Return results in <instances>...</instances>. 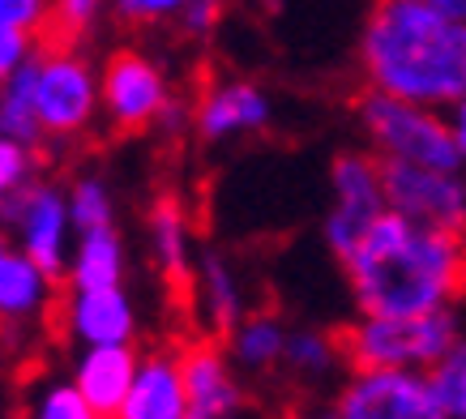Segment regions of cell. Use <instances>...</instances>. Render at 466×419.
Instances as JSON below:
<instances>
[{
    "mask_svg": "<svg viewBox=\"0 0 466 419\" xmlns=\"http://www.w3.org/2000/svg\"><path fill=\"white\" fill-rule=\"evenodd\" d=\"M0 22L35 35L52 22V9H47V0H0Z\"/></svg>",
    "mask_w": 466,
    "mask_h": 419,
    "instance_id": "30",
    "label": "cell"
},
{
    "mask_svg": "<svg viewBox=\"0 0 466 419\" xmlns=\"http://www.w3.org/2000/svg\"><path fill=\"white\" fill-rule=\"evenodd\" d=\"M99 9H103V0H56L52 5V30H56V39L60 43L82 39L86 30L95 26Z\"/></svg>",
    "mask_w": 466,
    "mask_h": 419,
    "instance_id": "25",
    "label": "cell"
},
{
    "mask_svg": "<svg viewBox=\"0 0 466 419\" xmlns=\"http://www.w3.org/2000/svg\"><path fill=\"white\" fill-rule=\"evenodd\" d=\"M462 334L458 308L437 312H360L342 330L347 368H420L428 373Z\"/></svg>",
    "mask_w": 466,
    "mask_h": 419,
    "instance_id": "3",
    "label": "cell"
},
{
    "mask_svg": "<svg viewBox=\"0 0 466 419\" xmlns=\"http://www.w3.org/2000/svg\"><path fill=\"white\" fill-rule=\"evenodd\" d=\"M69 219L73 231H95V227H112L116 206H112V189L99 180V176H82V180L69 189Z\"/></svg>",
    "mask_w": 466,
    "mask_h": 419,
    "instance_id": "24",
    "label": "cell"
},
{
    "mask_svg": "<svg viewBox=\"0 0 466 419\" xmlns=\"http://www.w3.org/2000/svg\"><path fill=\"white\" fill-rule=\"evenodd\" d=\"M103 90V116L116 133H146L150 125H158V116L167 112L171 86L167 73L158 60H150L146 52L120 47L107 56L99 73Z\"/></svg>",
    "mask_w": 466,
    "mask_h": 419,
    "instance_id": "10",
    "label": "cell"
},
{
    "mask_svg": "<svg viewBox=\"0 0 466 419\" xmlns=\"http://www.w3.org/2000/svg\"><path fill=\"white\" fill-rule=\"evenodd\" d=\"M35 415L39 419H90V403H86V393L77 390V381L69 385H47L39 393V403H35Z\"/></svg>",
    "mask_w": 466,
    "mask_h": 419,
    "instance_id": "26",
    "label": "cell"
},
{
    "mask_svg": "<svg viewBox=\"0 0 466 419\" xmlns=\"http://www.w3.org/2000/svg\"><path fill=\"white\" fill-rule=\"evenodd\" d=\"M184 390H188V419H231L244 411V385L231 355L214 342H193L180 351Z\"/></svg>",
    "mask_w": 466,
    "mask_h": 419,
    "instance_id": "12",
    "label": "cell"
},
{
    "mask_svg": "<svg viewBox=\"0 0 466 419\" xmlns=\"http://www.w3.org/2000/svg\"><path fill=\"white\" fill-rule=\"evenodd\" d=\"M120 419H188V390L176 351H150L137 360Z\"/></svg>",
    "mask_w": 466,
    "mask_h": 419,
    "instance_id": "15",
    "label": "cell"
},
{
    "mask_svg": "<svg viewBox=\"0 0 466 419\" xmlns=\"http://www.w3.org/2000/svg\"><path fill=\"white\" fill-rule=\"evenodd\" d=\"M355 120H360V133L377 158H402V163H428V168H466L450 112H441V107L368 86V95H360V103H355Z\"/></svg>",
    "mask_w": 466,
    "mask_h": 419,
    "instance_id": "4",
    "label": "cell"
},
{
    "mask_svg": "<svg viewBox=\"0 0 466 419\" xmlns=\"http://www.w3.org/2000/svg\"><path fill=\"white\" fill-rule=\"evenodd\" d=\"M65 325L82 347L99 342H133L137 338V308L125 295V287H73L65 304Z\"/></svg>",
    "mask_w": 466,
    "mask_h": 419,
    "instance_id": "13",
    "label": "cell"
},
{
    "mask_svg": "<svg viewBox=\"0 0 466 419\" xmlns=\"http://www.w3.org/2000/svg\"><path fill=\"white\" fill-rule=\"evenodd\" d=\"M385 201L394 214H407L415 223L445 227L466 236V176L462 168H428V163H402L381 158Z\"/></svg>",
    "mask_w": 466,
    "mask_h": 419,
    "instance_id": "9",
    "label": "cell"
},
{
    "mask_svg": "<svg viewBox=\"0 0 466 419\" xmlns=\"http://www.w3.org/2000/svg\"><path fill=\"white\" fill-rule=\"evenodd\" d=\"M35 82H39V56H30L17 73L0 82V133L35 146L43 138L39 103H35Z\"/></svg>",
    "mask_w": 466,
    "mask_h": 419,
    "instance_id": "22",
    "label": "cell"
},
{
    "mask_svg": "<svg viewBox=\"0 0 466 419\" xmlns=\"http://www.w3.org/2000/svg\"><path fill=\"white\" fill-rule=\"evenodd\" d=\"M125 279V240L116 227H95L77 236L69 252V282L73 287H116Z\"/></svg>",
    "mask_w": 466,
    "mask_h": 419,
    "instance_id": "21",
    "label": "cell"
},
{
    "mask_svg": "<svg viewBox=\"0 0 466 419\" xmlns=\"http://www.w3.org/2000/svg\"><path fill=\"white\" fill-rule=\"evenodd\" d=\"M35 103H39L43 138H77L90 128V120L103 112L99 77L69 47H56L39 56V82H35Z\"/></svg>",
    "mask_w": 466,
    "mask_h": 419,
    "instance_id": "8",
    "label": "cell"
},
{
    "mask_svg": "<svg viewBox=\"0 0 466 419\" xmlns=\"http://www.w3.org/2000/svg\"><path fill=\"white\" fill-rule=\"evenodd\" d=\"M450 125H453V138H458V150H462V163H466V98H458L450 107Z\"/></svg>",
    "mask_w": 466,
    "mask_h": 419,
    "instance_id": "32",
    "label": "cell"
},
{
    "mask_svg": "<svg viewBox=\"0 0 466 419\" xmlns=\"http://www.w3.org/2000/svg\"><path fill=\"white\" fill-rule=\"evenodd\" d=\"M150 252H155L158 270L167 274L180 291L193 295V274L188 270V257H193V227H188V214L176 197H158L150 206Z\"/></svg>",
    "mask_w": 466,
    "mask_h": 419,
    "instance_id": "17",
    "label": "cell"
},
{
    "mask_svg": "<svg viewBox=\"0 0 466 419\" xmlns=\"http://www.w3.org/2000/svg\"><path fill=\"white\" fill-rule=\"evenodd\" d=\"M428 377L437 385L445 419H466V334H458V342L428 368Z\"/></svg>",
    "mask_w": 466,
    "mask_h": 419,
    "instance_id": "23",
    "label": "cell"
},
{
    "mask_svg": "<svg viewBox=\"0 0 466 419\" xmlns=\"http://www.w3.org/2000/svg\"><path fill=\"white\" fill-rule=\"evenodd\" d=\"M274 120V103L257 82L244 77H227V82L210 86L201 103L193 107V128L201 141H227L240 133H261Z\"/></svg>",
    "mask_w": 466,
    "mask_h": 419,
    "instance_id": "11",
    "label": "cell"
},
{
    "mask_svg": "<svg viewBox=\"0 0 466 419\" xmlns=\"http://www.w3.org/2000/svg\"><path fill=\"white\" fill-rule=\"evenodd\" d=\"M360 312H437L466 295V236L385 210L342 257Z\"/></svg>",
    "mask_w": 466,
    "mask_h": 419,
    "instance_id": "1",
    "label": "cell"
},
{
    "mask_svg": "<svg viewBox=\"0 0 466 419\" xmlns=\"http://www.w3.org/2000/svg\"><path fill=\"white\" fill-rule=\"evenodd\" d=\"M360 69L372 90L450 112L466 98V17L437 0H377L360 35Z\"/></svg>",
    "mask_w": 466,
    "mask_h": 419,
    "instance_id": "2",
    "label": "cell"
},
{
    "mask_svg": "<svg viewBox=\"0 0 466 419\" xmlns=\"http://www.w3.org/2000/svg\"><path fill=\"white\" fill-rule=\"evenodd\" d=\"M329 214H325V249L334 257L347 252L368 236V227L381 219L390 201H385V176H381V158L372 150H342L329 168Z\"/></svg>",
    "mask_w": 466,
    "mask_h": 419,
    "instance_id": "5",
    "label": "cell"
},
{
    "mask_svg": "<svg viewBox=\"0 0 466 419\" xmlns=\"http://www.w3.org/2000/svg\"><path fill=\"white\" fill-rule=\"evenodd\" d=\"M223 22V0H188L180 9V30L188 39H206Z\"/></svg>",
    "mask_w": 466,
    "mask_h": 419,
    "instance_id": "29",
    "label": "cell"
},
{
    "mask_svg": "<svg viewBox=\"0 0 466 419\" xmlns=\"http://www.w3.org/2000/svg\"><path fill=\"white\" fill-rule=\"evenodd\" d=\"M30 39H35L30 30H17V26H5V22H0V82H5L9 73H17L30 56H35Z\"/></svg>",
    "mask_w": 466,
    "mask_h": 419,
    "instance_id": "31",
    "label": "cell"
},
{
    "mask_svg": "<svg viewBox=\"0 0 466 419\" xmlns=\"http://www.w3.org/2000/svg\"><path fill=\"white\" fill-rule=\"evenodd\" d=\"M339 368H347V351L342 338H329L321 330H291L279 373L291 377L296 385H325Z\"/></svg>",
    "mask_w": 466,
    "mask_h": 419,
    "instance_id": "20",
    "label": "cell"
},
{
    "mask_svg": "<svg viewBox=\"0 0 466 419\" xmlns=\"http://www.w3.org/2000/svg\"><path fill=\"white\" fill-rule=\"evenodd\" d=\"M287 330L274 312H253V317H240L236 330L227 334V355L240 373H279L283 363V351H287Z\"/></svg>",
    "mask_w": 466,
    "mask_h": 419,
    "instance_id": "18",
    "label": "cell"
},
{
    "mask_svg": "<svg viewBox=\"0 0 466 419\" xmlns=\"http://www.w3.org/2000/svg\"><path fill=\"white\" fill-rule=\"evenodd\" d=\"M0 223L17 236V249L35 257L52 279L69 274V193L56 184H22L9 197H0Z\"/></svg>",
    "mask_w": 466,
    "mask_h": 419,
    "instance_id": "7",
    "label": "cell"
},
{
    "mask_svg": "<svg viewBox=\"0 0 466 419\" xmlns=\"http://www.w3.org/2000/svg\"><path fill=\"white\" fill-rule=\"evenodd\" d=\"M339 419H445L437 385L420 368H351L334 393Z\"/></svg>",
    "mask_w": 466,
    "mask_h": 419,
    "instance_id": "6",
    "label": "cell"
},
{
    "mask_svg": "<svg viewBox=\"0 0 466 419\" xmlns=\"http://www.w3.org/2000/svg\"><path fill=\"white\" fill-rule=\"evenodd\" d=\"M137 351L133 342H99V347H82L73 363V381L86 393V403L95 415H120L125 398L133 390V373H137Z\"/></svg>",
    "mask_w": 466,
    "mask_h": 419,
    "instance_id": "14",
    "label": "cell"
},
{
    "mask_svg": "<svg viewBox=\"0 0 466 419\" xmlns=\"http://www.w3.org/2000/svg\"><path fill=\"white\" fill-rule=\"evenodd\" d=\"M188 0H116V14L128 26H155L167 17H180V9Z\"/></svg>",
    "mask_w": 466,
    "mask_h": 419,
    "instance_id": "28",
    "label": "cell"
},
{
    "mask_svg": "<svg viewBox=\"0 0 466 419\" xmlns=\"http://www.w3.org/2000/svg\"><path fill=\"white\" fill-rule=\"evenodd\" d=\"M52 274L26 257L22 249H9V240L0 236V322H30L39 317L52 300Z\"/></svg>",
    "mask_w": 466,
    "mask_h": 419,
    "instance_id": "16",
    "label": "cell"
},
{
    "mask_svg": "<svg viewBox=\"0 0 466 419\" xmlns=\"http://www.w3.org/2000/svg\"><path fill=\"white\" fill-rule=\"evenodd\" d=\"M193 295H198V308L206 325H210L214 334H231L236 322L244 317V291H240V279H236V270L227 266L218 252H206L201 257V270L193 274Z\"/></svg>",
    "mask_w": 466,
    "mask_h": 419,
    "instance_id": "19",
    "label": "cell"
},
{
    "mask_svg": "<svg viewBox=\"0 0 466 419\" xmlns=\"http://www.w3.org/2000/svg\"><path fill=\"white\" fill-rule=\"evenodd\" d=\"M445 14H453V17H466V0H437Z\"/></svg>",
    "mask_w": 466,
    "mask_h": 419,
    "instance_id": "33",
    "label": "cell"
},
{
    "mask_svg": "<svg viewBox=\"0 0 466 419\" xmlns=\"http://www.w3.org/2000/svg\"><path fill=\"white\" fill-rule=\"evenodd\" d=\"M26 180H30V146L0 133V197H9Z\"/></svg>",
    "mask_w": 466,
    "mask_h": 419,
    "instance_id": "27",
    "label": "cell"
}]
</instances>
